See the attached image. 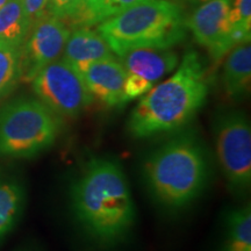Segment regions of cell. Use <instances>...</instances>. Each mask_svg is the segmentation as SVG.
<instances>
[{"mask_svg":"<svg viewBox=\"0 0 251 251\" xmlns=\"http://www.w3.org/2000/svg\"><path fill=\"white\" fill-rule=\"evenodd\" d=\"M77 224L100 246H113L133 228L136 208L124 169L109 158H92L71 186Z\"/></svg>","mask_w":251,"mask_h":251,"instance_id":"6da1fadb","label":"cell"},{"mask_svg":"<svg viewBox=\"0 0 251 251\" xmlns=\"http://www.w3.org/2000/svg\"><path fill=\"white\" fill-rule=\"evenodd\" d=\"M208 81L199 54L190 50L174 75L155 85L131 111L127 129L135 139H148L184 128L205 105Z\"/></svg>","mask_w":251,"mask_h":251,"instance_id":"7a4b0ae2","label":"cell"},{"mask_svg":"<svg viewBox=\"0 0 251 251\" xmlns=\"http://www.w3.org/2000/svg\"><path fill=\"white\" fill-rule=\"evenodd\" d=\"M209 177L206 149L193 131H180L146 158L143 178L156 201L176 211L192 203Z\"/></svg>","mask_w":251,"mask_h":251,"instance_id":"3957f363","label":"cell"},{"mask_svg":"<svg viewBox=\"0 0 251 251\" xmlns=\"http://www.w3.org/2000/svg\"><path fill=\"white\" fill-rule=\"evenodd\" d=\"M98 31L115 56L140 48L169 49L186 37L183 9L170 0H149L99 24Z\"/></svg>","mask_w":251,"mask_h":251,"instance_id":"277c9868","label":"cell"},{"mask_svg":"<svg viewBox=\"0 0 251 251\" xmlns=\"http://www.w3.org/2000/svg\"><path fill=\"white\" fill-rule=\"evenodd\" d=\"M62 118L37 98H19L0 109V156L31 158L57 141Z\"/></svg>","mask_w":251,"mask_h":251,"instance_id":"5b68a950","label":"cell"},{"mask_svg":"<svg viewBox=\"0 0 251 251\" xmlns=\"http://www.w3.org/2000/svg\"><path fill=\"white\" fill-rule=\"evenodd\" d=\"M218 162L230 188L243 192L251 184V126L240 111H228L214 121Z\"/></svg>","mask_w":251,"mask_h":251,"instance_id":"8992f818","label":"cell"},{"mask_svg":"<svg viewBox=\"0 0 251 251\" xmlns=\"http://www.w3.org/2000/svg\"><path fill=\"white\" fill-rule=\"evenodd\" d=\"M30 83L36 98L62 119L79 117L94 101L81 75L63 58L43 68Z\"/></svg>","mask_w":251,"mask_h":251,"instance_id":"52a82bcc","label":"cell"},{"mask_svg":"<svg viewBox=\"0 0 251 251\" xmlns=\"http://www.w3.org/2000/svg\"><path fill=\"white\" fill-rule=\"evenodd\" d=\"M233 0H209L186 20L198 45L203 47L214 62H220L238 45L249 43L251 34L235 29L229 17Z\"/></svg>","mask_w":251,"mask_h":251,"instance_id":"ba28073f","label":"cell"},{"mask_svg":"<svg viewBox=\"0 0 251 251\" xmlns=\"http://www.w3.org/2000/svg\"><path fill=\"white\" fill-rule=\"evenodd\" d=\"M70 33L65 21L49 12L34 21L20 49V80L30 83L43 68L58 59Z\"/></svg>","mask_w":251,"mask_h":251,"instance_id":"9c48e42d","label":"cell"},{"mask_svg":"<svg viewBox=\"0 0 251 251\" xmlns=\"http://www.w3.org/2000/svg\"><path fill=\"white\" fill-rule=\"evenodd\" d=\"M118 58L127 72L124 87L126 103L148 93L179 64V56L172 48L133 49Z\"/></svg>","mask_w":251,"mask_h":251,"instance_id":"30bf717a","label":"cell"},{"mask_svg":"<svg viewBox=\"0 0 251 251\" xmlns=\"http://www.w3.org/2000/svg\"><path fill=\"white\" fill-rule=\"evenodd\" d=\"M93 97L107 107L125 105L124 87L127 72L117 57L96 62L80 72Z\"/></svg>","mask_w":251,"mask_h":251,"instance_id":"8fae6325","label":"cell"},{"mask_svg":"<svg viewBox=\"0 0 251 251\" xmlns=\"http://www.w3.org/2000/svg\"><path fill=\"white\" fill-rule=\"evenodd\" d=\"M115 57L98 29L77 27L71 31L63 50V59L79 72L93 63Z\"/></svg>","mask_w":251,"mask_h":251,"instance_id":"7c38bea8","label":"cell"},{"mask_svg":"<svg viewBox=\"0 0 251 251\" xmlns=\"http://www.w3.org/2000/svg\"><path fill=\"white\" fill-rule=\"evenodd\" d=\"M251 47L242 43L234 47L227 54L222 71V85L230 99L244 98L250 90Z\"/></svg>","mask_w":251,"mask_h":251,"instance_id":"4fadbf2b","label":"cell"},{"mask_svg":"<svg viewBox=\"0 0 251 251\" xmlns=\"http://www.w3.org/2000/svg\"><path fill=\"white\" fill-rule=\"evenodd\" d=\"M30 21L21 0H9L0 9V41L21 49L30 29Z\"/></svg>","mask_w":251,"mask_h":251,"instance_id":"5bb4252c","label":"cell"},{"mask_svg":"<svg viewBox=\"0 0 251 251\" xmlns=\"http://www.w3.org/2000/svg\"><path fill=\"white\" fill-rule=\"evenodd\" d=\"M220 251H251V208H235L226 219L225 237Z\"/></svg>","mask_w":251,"mask_h":251,"instance_id":"9a60e30c","label":"cell"},{"mask_svg":"<svg viewBox=\"0 0 251 251\" xmlns=\"http://www.w3.org/2000/svg\"><path fill=\"white\" fill-rule=\"evenodd\" d=\"M24 202L25 191L18 181L0 180V240L17 224Z\"/></svg>","mask_w":251,"mask_h":251,"instance_id":"2e32d148","label":"cell"},{"mask_svg":"<svg viewBox=\"0 0 251 251\" xmlns=\"http://www.w3.org/2000/svg\"><path fill=\"white\" fill-rule=\"evenodd\" d=\"M20 80V49L0 41V98Z\"/></svg>","mask_w":251,"mask_h":251,"instance_id":"e0dca14e","label":"cell"},{"mask_svg":"<svg viewBox=\"0 0 251 251\" xmlns=\"http://www.w3.org/2000/svg\"><path fill=\"white\" fill-rule=\"evenodd\" d=\"M103 21V0H79L76 17L71 21L75 27H92Z\"/></svg>","mask_w":251,"mask_h":251,"instance_id":"ac0fdd59","label":"cell"},{"mask_svg":"<svg viewBox=\"0 0 251 251\" xmlns=\"http://www.w3.org/2000/svg\"><path fill=\"white\" fill-rule=\"evenodd\" d=\"M229 17L235 29L251 34V0L231 1Z\"/></svg>","mask_w":251,"mask_h":251,"instance_id":"d6986e66","label":"cell"},{"mask_svg":"<svg viewBox=\"0 0 251 251\" xmlns=\"http://www.w3.org/2000/svg\"><path fill=\"white\" fill-rule=\"evenodd\" d=\"M79 0H48L49 13L63 21L71 23L76 17Z\"/></svg>","mask_w":251,"mask_h":251,"instance_id":"ffe728a7","label":"cell"},{"mask_svg":"<svg viewBox=\"0 0 251 251\" xmlns=\"http://www.w3.org/2000/svg\"><path fill=\"white\" fill-rule=\"evenodd\" d=\"M146 1L149 0H103V21L120 12Z\"/></svg>","mask_w":251,"mask_h":251,"instance_id":"44dd1931","label":"cell"},{"mask_svg":"<svg viewBox=\"0 0 251 251\" xmlns=\"http://www.w3.org/2000/svg\"><path fill=\"white\" fill-rule=\"evenodd\" d=\"M30 24L36 21L46 13L48 8V0H21Z\"/></svg>","mask_w":251,"mask_h":251,"instance_id":"7402d4cb","label":"cell"},{"mask_svg":"<svg viewBox=\"0 0 251 251\" xmlns=\"http://www.w3.org/2000/svg\"><path fill=\"white\" fill-rule=\"evenodd\" d=\"M190 1L194 5H201V4H205L207 1H209V0H190Z\"/></svg>","mask_w":251,"mask_h":251,"instance_id":"603a6c76","label":"cell"},{"mask_svg":"<svg viewBox=\"0 0 251 251\" xmlns=\"http://www.w3.org/2000/svg\"><path fill=\"white\" fill-rule=\"evenodd\" d=\"M8 1H9V0H0V9L4 7V6L7 4Z\"/></svg>","mask_w":251,"mask_h":251,"instance_id":"cb8c5ba5","label":"cell"}]
</instances>
